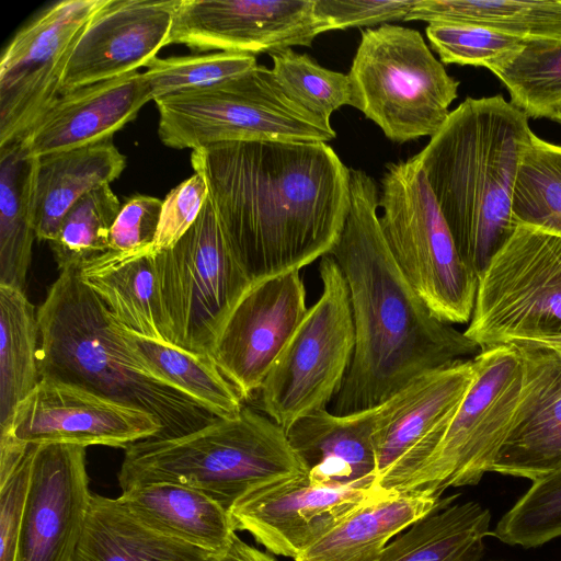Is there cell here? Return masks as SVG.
Here are the masks:
<instances>
[{
	"mask_svg": "<svg viewBox=\"0 0 561 561\" xmlns=\"http://www.w3.org/2000/svg\"><path fill=\"white\" fill-rule=\"evenodd\" d=\"M307 311L300 270L253 284L238 301L210 356L243 401L259 392Z\"/></svg>",
	"mask_w": 561,
	"mask_h": 561,
	"instance_id": "obj_17",
	"label": "cell"
},
{
	"mask_svg": "<svg viewBox=\"0 0 561 561\" xmlns=\"http://www.w3.org/2000/svg\"><path fill=\"white\" fill-rule=\"evenodd\" d=\"M37 161L21 140L0 147V284L24 293L36 239L32 197Z\"/></svg>",
	"mask_w": 561,
	"mask_h": 561,
	"instance_id": "obj_31",
	"label": "cell"
},
{
	"mask_svg": "<svg viewBox=\"0 0 561 561\" xmlns=\"http://www.w3.org/2000/svg\"><path fill=\"white\" fill-rule=\"evenodd\" d=\"M112 332L129 360L148 378L185 394L211 415L236 417L243 400L213 357L144 336L110 312Z\"/></svg>",
	"mask_w": 561,
	"mask_h": 561,
	"instance_id": "obj_24",
	"label": "cell"
},
{
	"mask_svg": "<svg viewBox=\"0 0 561 561\" xmlns=\"http://www.w3.org/2000/svg\"><path fill=\"white\" fill-rule=\"evenodd\" d=\"M162 201L133 195L122 205L110 232V250L136 252L152 248L158 231Z\"/></svg>",
	"mask_w": 561,
	"mask_h": 561,
	"instance_id": "obj_44",
	"label": "cell"
},
{
	"mask_svg": "<svg viewBox=\"0 0 561 561\" xmlns=\"http://www.w3.org/2000/svg\"><path fill=\"white\" fill-rule=\"evenodd\" d=\"M106 0H61L23 26L0 59V147L20 140L60 95L72 49Z\"/></svg>",
	"mask_w": 561,
	"mask_h": 561,
	"instance_id": "obj_13",
	"label": "cell"
},
{
	"mask_svg": "<svg viewBox=\"0 0 561 561\" xmlns=\"http://www.w3.org/2000/svg\"><path fill=\"white\" fill-rule=\"evenodd\" d=\"M323 32L314 0H179L168 45L272 54L311 46Z\"/></svg>",
	"mask_w": 561,
	"mask_h": 561,
	"instance_id": "obj_16",
	"label": "cell"
},
{
	"mask_svg": "<svg viewBox=\"0 0 561 561\" xmlns=\"http://www.w3.org/2000/svg\"><path fill=\"white\" fill-rule=\"evenodd\" d=\"M474 378L473 359L430 371L381 404L376 486L398 493L438 444Z\"/></svg>",
	"mask_w": 561,
	"mask_h": 561,
	"instance_id": "obj_15",
	"label": "cell"
},
{
	"mask_svg": "<svg viewBox=\"0 0 561 561\" xmlns=\"http://www.w3.org/2000/svg\"><path fill=\"white\" fill-rule=\"evenodd\" d=\"M440 499L425 492H401L373 501L295 561H379L388 541L432 512Z\"/></svg>",
	"mask_w": 561,
	"mask_h": 561,
	"instance_id": "obj_28",
	"label": "cell"
},
{
	"mask_svg": "<svg viewBox=\"0 0 561 561\" xmlns=\"http://www.w3.org/2000/svg\"><path fill=\"white\" fill-rule=\"evenodd\" d=\"M152 248L108 250L79 268L82 282L126 328L153 340L165 336Z\"/></svg>",
	"mask_w": 561,
	"mask_h": 561,
	"instance_id": "obj_27",
	"label": "cell"
},
{
	"mask_svg": "<svg viewBox=\"0 0 561 561\" xmlns=\"http://www.w3.org/2000/svg\"><path fill=\"white\" fill-rule=\"evenodd\" d=\"M322 293L267 373L259 392L262 412L286 432L325 410L350 368L355 332L344 275L331 255L320 260Z\"/></svg>",
	"mask_w": 561,
	"mask_h": 561,
	"instance_id": "obj_10",
	"label": "cell"
},
{
	"mask_svg": "<svg viewBox=\"0 0 561 561\" xmlns=\"http://www.w3.org/2000/svg\"><path fill=\"white\" fill-rule=\"evenodd\" d=\"M517 348L520 397L491 471L535 481L561 468V354Z\"/></svg>",
	"mask_w": 561,
	"mask_h": 561,
	"instance_id": "obj_21",
	"label": "cell"
},
{
	"mask_svg": "<svg viewBox=\"0 0 561 561\" xmlns=\"http://www.w3.org/2000/svg\"><path fill=\"white\" fill-rule=\"evenodd\" d=\"M257 66L255 55L220 51L152 59L145 78L152 100L199 91L242 76Z\"/></svg>",
	"mask_w": 561,
	"mask_h": 561,
	"instance_id": "obj_37",
	"label": "cell"
},
{
	"mask_svg": "<svg viewBox=\"0 0 561 561\" xmlns=\"http://www.w3.org/2000/svg\"><path fill=\"white\" fill-rule=\"evenodd\" d=\"M305 473L286 431L243 407L236 417H214L191 433L130 445L117 480L122 492L149 483L186 485L229 512L250 491Z\"/></svg>",
	"mask_w": 561,
	"mask_h": 561,
	"instance_id": "obj_5",
	"label": "cell"
},
{
	"mask_svg": "<svg viewBox=\"0 0 561 561\" xmlns=\"http://www.w3.org/2000/svg\"><path fill=\"white\" fill-rule=\"evenodd\" d=\"M551 119L561 124V106L558 107V110L553 113V115L551 116Z\"/></svg>",
	"mask_w": 561,
	"mask_h": 561,
	"instance_id": "obj_46",
	"label": "cell"
},
{
	"mask_svg": "<svg viewBox=\"0 0 561 561\" xmlns=\"http://www.w3.org/2000/svg\"><path fill=\"white\" fill-rule=\"evenodd\" d=\"M179 0H106L80 34L60 94L138 71L168 45Z\"/></svg>",
	"mask_w": 561,
	"mask_h": 561,
	"instance_id": "obj_20",
	"label": "cell"
},
{
	"mask_svg": "<svg viewBox=\"0 0 561 561\" xmlns=\"http://www.w3.org/2000/svg\"><path fill=\"white\" fill-rule=\"evenodd\" d=\"M465 335L561 354V236L517 225L478 279Z\"/></svg>",
	"mask_w": 561,
	"mask_h": 561,
	"instance_id": "obj_8",
	"label": "cell"
},
{
	"mask_svg": "<svg viewBox=\"0 0 561 561\" xmlns=\"http://www.w3.org/2000/svg\"><path fill=\"white\" fill-rule=\"evenodd\" d=\"M119 503L142 525L215 556L230 545V513L205 493L178 483H149L123 491Z\"/></svg>",
	"mask_w": 561,
	"mask_h": 561,
	"instance_id": "obj_25",
	"label": "cell"
},
{
	"mask_svg": "<svg viewBox=\"0 0 561 561\" xmlns=\"http://www.w3.org/2000/svg\"><path fill=\"white\" fill-rule=\"evenodd\" d=\"M425 33L442 64L484 67L493 73L512 62L527 41L469 23H430Z\"/></svg>",
	"mask_w": 561,
	"mask_h": 561,
	"instance_id": "obj_39",
	"label": "cell"
},
{
	"mask_svg": "<svg viewBox=\"0 0 561 561\" xmlns=\"http://www.w3.org/2000/svg\"><path fill=\"white\" fill-rule=\"evenodd\" d=\"M347 76L351 106L396 142L434 136L458 96L459 81L447 73L421 33L400 25L363 31Z\"/></svg>",
	"mask_w": 561,
	"mask_h": 561,
	"instance_id": "obj_6",
	"label": "cell"
},
{
	"mask_svg": "<svg viewBox=\"0 0 561 561\" xmlns=\"http://www.w3.org/2000/svg\"><path fill=\"white\" fill-rule=\"evenodd\" d=\"M214 556L149 529L117 499L92 494L75 561H210Z\"/></svg>",
	"mask_w": 561,
	"mask_h": 561,
	"instance_id": "obj_29",
	"label": "cell"
},
{
	"mask_svg": "<svg viewBox=\"0 0 561 561\" xmlns=\"http://www.w3.org/2000/svg\"><path fill=\"white\" fill-rule=\"evenodd\" d=\"M381 404L337 415L316 411L286 432L316 486L378 489L374 432Z\"/></svg>",
	"mask_w": 561,
	"mask_h": 561,
	"instance_id": "obj_23",
	"label": "cell"
},
{
	"mask_svg": "<svg viewBox=\"0 0 561 561\" xmlns=\"http://www.w3.org/2000/svg\"><path fill=\"white\" fill-rule=\"evenodd\" d=\"M150 100L140 71L89 84L60 94L20 140L43 157L112 139Z\"/></svg>",
	"mask_w": 561,
	"mask_h": 561,
	"instance_id": "obj_22",
	"label": "cell"
},
{
	"mask_svg": "<svg viewBox=\"0 0 561 561\" xmlns=\"http://www.w3.org/2000/svg\"><path fill=\"white\" fill-rule=\"evenodd\" d=\"M163 426L152 413L99 394L81 386L41 378L16 407L0 436L24 445H102L126 449Z\"/></svg>",
	"mask_w": 561,
	"mask_h": 561,
	"instance_id": "obj_14",
	"label": "cell"
},
{
	"mask_svg": "<svg viewBox=\"0 0 561 561\" xmlns=\"http://www.w3.org/2000/svg\"><path fill=\"white\" fill-rule=\"evenodd\" d=\"M379 190L351 169V205L330 251L350 295L355 346L333 399L337 415L375 408L423 375L474 355L480 347L437 319L412 288L381 231Z\"/></svg>",
	"mask_w": 561,
	"mask_h": 561,
	"instance_id": "obj_2",
	"label": "cell"
},
{
	"mask_svg": "<svg viewBox=\"0 0 561 561\" xmlns=\"http://www.w3.org/2000/svg\"><path fill=\"white\" fill-rule=\"evenodd\" d=\"M125 165L112 139L38 157L32 197L36 239L51 241L71 206L90 191L110 185Z\"/></svg>",
	"mask_w": 561,
	"mask_h": 561,
	"instance_id": "obj_26",
	"label": "cell"
},
{
	"mask_svg": "<svg viewBox=\"0 0 561 561\" xmlns=\"http://www.w3.org/2000/svg\"><path fill=\"white\" fill-rule=\"evenodd\" d=\"M494 75L510 92V102L528 117L551 118L561 106V41L527 39Z\"/></svg>",
	"mask_w": 561,
	"mask_h": 561,
	"instance_id": "obj_36",
	"label": "cell"
},
{
	"mask_svg": "<svg viewBox=\"0 0 561 561\" xmlns=\"http://www.w3.org/2000/svg\"><path fill=\"white\" fill-rule=\"evenodd\" d=\"M417 0H314V12L327 31L404 21Z\"/></svg>",
	"mask_w": 561,
	"mask_h": 561,
	"instance_id": "obj_42",
	"label": "cell"
},
{
	"mask_svg": "<svg viewBox=\"0 0 561 561\" xmlns=\"http://www.w3.org/2000/svg\"><path fill=\"white\" fill-rule=\"evenodd\" d=\"M474 378L438 444L400 486L442 497L448 488L477 484L491 471L513 422L523 385L517 347L482 350Z\"/></svg>",
	"mask_w": 561,
	"mask_h": 561,
	"instance_id": "obj_12",
	"label": "cell"
},
{
	"mask_svg": "<svg viewBox=\"0 0 561 561\" xmlns=\"http://www.w3.org/2000/svg\"><path fill=\"white\" fill-rule=\"evenodd\" d=\"M391 494L316 486L305 473L250 491L229 513L236 530L250 533L275 554L296 559L362 506Z\"/></svg>",
	"mask_w": 561,
	"mask_h": 561,
	"instance_id": "obj_18",
	"label": "cell"
},
{
	"mask_svg": "<svg viewBox=\"0 0 561 561\" xmlns=\"http://www.w3.org/2000/svg\"><path fill=\"white\" fill-rule=\"evenodd\" d=\"M442 497L435 508L387 545L379 561H479L491 513L474 501Z\"/></svg>",
	"mask_w": 561,
	"mask_h": 561,
	"instance_id": "obj_30",
	"label": "cell"
},
{
	"mask_svg": "<svg viewBox=\"0 0 561 561\" xmlns=\"http://www.w3.org/2000/svg\"><path fill=\"white\" fill-rule=\"evenodd\" d=\"M85 448L34 445L19 561H75L93 494Z\"/></svg>",
	"mask_w": 561,
	"mask_h": 561,
	"instance_id": "obj_19",
	"label": "cell"
},
{
	"mask_svg": "<svg viewBox=\"0 0 561 561\" xmlns=\"http://www.w3.org/2000/svg\"><path fill=\"white\" fill-rule=\"evenodd\" d=\"M502 95L467 98L416 156L463 262L478 279L516 228L513 198L533 134Z\"/></svg>",
	"mask_w": 561,
	"mask_h": 561,
	"instance_id": "obj_3",
	"label": "cell"
},
{
	"mask_svg": "<svg viewBox=\"0 0 561 561\" xmlns=\"http://www.w3.org/2000/svg\"><path fill=\"white\" fill-rule=\"evenodd\" d=\"M404 21L469 23L523 39L561 41V0H417Z\"/></svg>",
	"mask_w": 561,
	"mask_h": 561,
	"instance_id": "obj_33",
	"label": "cell"
},
{
	"mask_svg": "<svg viewBox=\"0 0 561 561\" xmlns=\"http://www.w3.org/2000/svg\"><path fill=\"white\" fill-rule=\"evenodd\" d=\"M39 373L152 413L160 437L196 431L214 417L178 390L148 378L118 345L110 310L82 282L79 268L59 272L37 309Z\"/></svg>",
	"mask_w": 561,
	"mask_h": 561,
	"instance_id": "obj_4",
	"label": "cell"
},
{
	"mask_svg": "<svg viewBox=\"0 0 561 561\" xmlns=\"http://www.w3.org/2000/svg\"><path fill=\"white\" fill-rule=\"evenodd\" d=\"M516 226L561 236V146L531 134L513 198Z\"/></svg>",
	"mask_w": 561,
	"mask_h": 561,
	"instance_id": "obj_34",
	"label": "cell"
},
{
	"mask_svg": "<svg viewBox=\"0 0 561 561\" xmlns=\"http://www.w3.org/2000/svg\"><path fill=\"white\" fill-rule=\"evenodd\" d=\"M122 205L110 185L80 197L49 241L59 272L80 268L110 250V232Z\"/></svg>",
	"mask_w": 561,
	"mask_h": 561,
	"instance_id": "obj_35",
	"label": "cell"
},
{
	"mask_svg": "<svg viewBox=\"0 0 561 561\" xmlns=\"http://www.w3.org/2000/svg\"><path fill=\"white\" fill-rule=\"evenodd\" d=\"M154 103L159 138L174 149L234 141L328 144L336 137L331 124L293 100L272 68L263 65L215 87Z\"/></svg>",
	"mask_w": 561,
	"mask_h": 561,
	"instance_id": "obj_9",
	"label": "cell"
},
{
	"mask_svg": "<svg viewBox=\"0 0 561 561\" xmlns=\"http://www.w3.org/2000/svg\"><path fill=\"white\" fill-rule=\"evenodd\" d=\"M490 535L507 545L524 548L538 547L560 537L561 468L533 481Z\"/></svg>",
	"mask_w": 561,
	"mask_h": 561,
	"instance_id": "obj_40",
	"label": "cell"
},
{
	"mask_svg": "<svg viewBox=\"0 0 561 561\" xmlns=\"http://www.w3.org/2000/svg\"><path fill=\"white\" fill-rule=\"evenodd\" d=\"M154 264L168 342L210 356L224 323L253 284L231 251L209 198L172 248L156 251Z\"/></svg>",
	"mask_w": 561,
	"mask_h": 561,
	"instance_id": "obj_11",
	"label": "cell"
},
{
	"mask_svg": "<svg viewBox=\"0 0 561 561\" xmlns=\"http://www.w3.org/2000/svg\"><path fill=\"white\" fill-rule=\"evenodd\" d=\"M207 198L206 180L196 172L171 190L162 201L153 251L172 248L197 220Z\"/></svg>",
	"mask_w": 561,
	"mask_h": 561,
	"instance_id": "obj_41",
	"label": "cell"
},
{
	"mask_svg": "<svg viewBox=\"0 0 561 561\" xmlns=\"http://www.w3.org/2000/svg\"><path fill=\"white\" fill-rule=\"evenodd\" d=\"M191 163L252 284L301 270L337 242L351 169L327 142H224L193 150Z\"/></svg>",
	"mask_w": 561,
	"mask_h": 561,
	"instance_id": "obj_1",
	"label": "cell"
},
{
	"mask_svg": "<svg viewBox=\"0 0 561 561\" xmlns=\"http://www.w3.org/2000/svg\"><path fill=\"white\" fill-rule=\"evenodd\" d=\"M379 207L385 240L415 293L437 319L469 322L478 277L460 256L416 154L387 165Z\"/></svg>",
	"mask_w": 561,
	"mask_h": 561,
	"instance_id": "obj_7",
	"label": "cell"
},
{
	"mask_svg": "<svg viewBox=\"0 0 561 561\" xmlns=\"http://www.w3.org/2000/svg\"><path fill=\"white\" fill-rule=\"evenodd\" d=\"M210 561H277L271 554L263 552L233 536L228 548L211 558Z\"/></svg>",
	"mask_w": 561,
	"mask_h": 561,
	"instance_id": "obj_45",
	"label": "cell"
},
{
	"mask_svg": "<svg viewBox=\"0 0 561 561\" xmlns=\"http://www.w3.org/2000/svg\"><path fill=\"white\" fill-rule=\"evenodd\" d=\"M41 378L37 310L24 291L0 284V428Z\"/></svg>",
	"mask_w": 561,
	"mask_h": 561,
	"instance_id": "obj_32",
	"label": "cell"
},
{
	"mask_svg": "<svg viewBox=\"0 0 561 561\" xmlns=\"http://www.w3.org/2000/svg\"><path fill=\"white\" fill-rule=\"evenodd\" d=\"M34 445L0 473V561H19L21 525Z\"/></svg>",
	"mask_w": 561,
	"mask_h": 561,
	"instance_id": "obj_43",
	"label": "cell"
},
{
	"mask_svg": "<svg viewBox=\"0 0 561 561\" xmlns=\"http://www.w3.org/2000/svg\"><path fill=\"white\" fill-rule=\"evenodd\" d=\"M272 71L283 90L308 112L330 124L333 112L351 105L347 75L320 66L291 48L270 54Z\"/></svg>",
	"mask_w": 561,
	"mask_h": 561,
	"instance_id": "obj_38",
	"label": "cell"
}]
</instances>
